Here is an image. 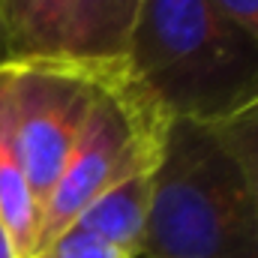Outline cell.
<instances>
[{"mask_svg":"<svg viewBox=\"0 0 258 258\" xmlns=\"http://www.w3.org/2000/svg\"><path fill=\"white\" fill-rule=\"evenodd\" d=\"M126 63L171 117L195 123L258 93V45L210 0H144Z\"/></svg>","mask_w":258,"mask_h":258,"instance_id":"cell-1","label":"cell"},{"mask_svg":"<svg viewBox=\"0 0 258 258\" xmlns=\"http://www.w3.org/2000/svg\"><path fill=\"white\" fill-rule=\"evenodd\" d=\"M144 258H258L246 177L207 123L174 117L144 225Z\"/></svg>","mask_w":258,"mask_h":258,"instance_id":"cell-2","label":"cell"},{"mask_svg":"<svg viewBox=\"0 0 258 258\" xmlns=\"http://www.w3.org/2000/svg\"><path fill=\"white\" fill-rule=\"evenodd\" d=\"M90 66L96 78L93 99L60 180L42 204L39 252L63 234L96 195L135 174L153 171L174 120L135 78L126 60Z\"/></svg>","mask_w":258,"mask_h":258,"instance_id":"cell-3","label":"cell"},{"mask_svg":"<svg viewBox=\"0 0 258 258\" xmlns=\"http://www.w3.org/2000/svg\"><path fill=\"white\" fill-rule=\"evenodd\" d=\"M9 102L18 153L39 207L60 180L93 99V66L57 54L9 60Z\"/></svg>","mask_w":258,"mask_h":258,"instance_id":"cell-4","label":"cell"},{"mask_svg":"<svg viewBox=\"0 0 258 258\" xmlns=\"http://www.w3.org/2000/svg\"><path fill=\"white\" fill-rule=\"evenodd\" d=\"M144 0H66L54 54L75 63L126 60Z\"/></svg>","mask_w":258,"mask_h":258,"instance_id":"cell-5","label":"cell"},{"mask_svg":"<svg viewBox=\"0 0 258 258\" xmlns=\"http://www.w3.org/2000/svg\"><path fill=\"white\" fill-rule=\"evenodd\" d=\"M0 219L6 225L15 255L36 258L42 207L30 189V180H27V171L18 153L6 66H0Z\"/></svg>","mask_w":258,"mask_h":258,"instance_id":"cell-6","label":"cell"},{"mask_svg":"<svg viewBox=\"0 0 258 258\" xmlns=\"http://www.w3.org/2000/svg\"><path fill=\"white\" fill-rule=\"evenodd\" d=\"M156 171V168H153ZM153 171L135 174L123 183L105 189L96 195L72 225L108 240L129 258L141 255L144 243V225H147V210H150V192H153Z\"/></svg>","mask_w":258,"mask_h":258,"instance_id":"cell-7","label":"cell"},{"mask_svg":"<svg viewBox=\"0 0 258 258\" xmlns=\"http://www.w3.org/2000/svg\"><path fill=\"white\" fill-rule=\"evenodd\" d=\"M9 60L54 54L66 0H0Z\"/></svg>","mask_w":258,"mask_h":258,"instance_id":"cell-8","label":"cell"},{"mask_svg":"<svg viewBox=\"0 0 258 258\" xmlns=\"http://www.w3.org/2000/svg\"><path fill=\"white\" fill-rule=\"evenodd\" d=\"M207 126L213 129V135L225 144V150L240 165L258 219V93L252 99H246L240 108H234L231 114H225Z\"/></svg>","mask_w":258,"mask_h":258,"instance_id":"cell-9","label":"cell"},{"mask_svg":"<svg viewBox=\"0 0 258 258\" xmlns=\"http://www.w3.org/2000/svg\"><path fill=\"white\" fill-rule=\"evenodd\" d=\"M36 258H129L126 252H120L117 246H111L108 240L69 225L57 240H51Z\"/></svg>","mask_w":258,"mask_h":258,"instance_id":"cell-10","label":"cell"},{"mask_svg":"<svg viewBox=\"0 0 258 258\" xmlns=\"http://www.w3.org/2000/svg\"><path fill=\"white\" fill-rule=\"evenodd\" d=\"M240 33L258 45V0H210Z\"/></svg>","mask_w":258,"mask_h":258,"instance_id":"cell-11","label":"cell"},{"mask_svg":"<svg viewBox=\"0 0 258 258\" xmlns=\"http://www.w3.org/2000/svg\"><path fill=\"white\" fill-rule=\"evenodd\" d=\"M0 258H18V255H15V249H12V240H9V234H6V225H3V219H0Z\"/></svg>","mask_w":258,"mask_h":258,"instance_id":"cell-12","label":"cell"},{"mask_svg":"<svg viewBox=\"0 0 258 258\" xmlns=\"http://www.w3.org/2000/svg\"><path fill=\"white\" fill-rule=\"evenodd\" d=\"M9 63V45H6V30H3V6H0V66Z\"/></svg>","mask_w":258,"mask_h":258,"instance_id":"cell-13","label":"cell"}]
</instances>
